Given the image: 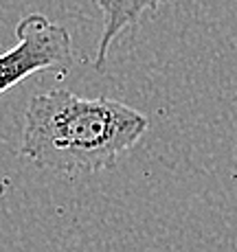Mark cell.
<instances>
[{
    "mask_svg": "<svg viewBox=\"0 0 237 252\" xmlns=\"http://www.w3.org/2000/svg\"><path fill=\"white\" fill-rule=\"evenodd\" d=\"M147 127V116L117 99L55 88L29 101L20 152L46 171L88 176L112 167Z\"/></svg>",
    "mask_w": 237,
    "mask_h": 252,
    "instance_id": "obj_1",
    "label": "cell"
},
{
    "mask_svg": "<svg viewBox=\"0 0 237 252\" xmlns=\"http://www.w3.org/2000/svg\"><path fill=\"white\" fill-rule=\"evenodd\" d=\"M18 44L0 55V94L35 72L66 75L75 66L70 33L44 13H29L16 27Z\"/></svg>",
    "mask_w": 237,
    "mask_h": 252,
    "instance_id": "obj_2",
    "label": "cell"
},
{
    "mask_svg": "<svg viewBox=\"0 0 237 252\" xmlns=\"http://www.w3.org/2000/svg\"><path fill=\"white\" fill-rule=\"evenodd\" d=\"M101 13V37L97 44L95 68H103L117 37L128 29H136L138 20L149 11H158L171 0H90Z\"/></svg>",
    "mask_w": 237,
    "mask_h": 252,
    "instance_id": "obj_3",
    "label": "cell"
}]
</instances>
